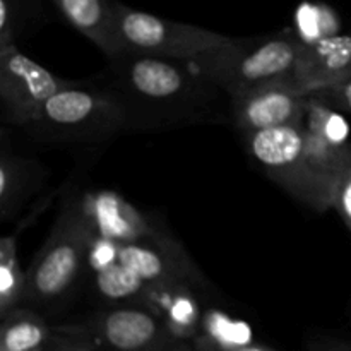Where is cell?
I'll return each mask as SVG.
<instances>
[{
  "label": "cell",
  "instance_id": "obj_28",
  "mask_svg": "<svg viewBox=\"0 0 351 351\" xmlns=\"http://www.w3.org/2000/svg\"><path fill=\"white\" fill-rule=\"evenodd\" d=\"M201 351H213V350H206V348H201Z\"/></svg>",
  "mask_w": 351,
  "mask_h": 351
},
{
  "label": "cell",
  "instance_id": "obj_26",
  "mask_svg": "<svg viewBox=\"0 0 351 351\" xmlns=\"http://www.w3.org/2000/svg\"><path fill=\"white\" fill-rule=\"evenodd\" d=\"M332 351H351V348H348V346H338V348H335Z\"/></svg>",
  "mask_w": 351,
  "mask_h": 351
},
{
  "label": "cell",
  "instance_id": "obj_17",
  "mask_svg": "<svg viewBox=\"0 0 351 351\" xmlns=\"http://www.w3.org/2000/svg\"><path fill=\"white\" fill-rule=\"evenodd\" d=\"M26 226L17 223L16 228L0 239V317L16 308L26 295L27 271L19 261V237Z\"/></svg>",
  "mask_w": 351,
  "mask_h": 351
},
{
  "label": "cell",
  "instance_id": "obj_9",
  "mask_svg": "<svg viewBox=\"0 0 351 351\" xmlns=\"http://www.w3.org/2000/svg\"><path fill=\"white\" fill-rule=\"evenodd\" d=\"M300 127L305 154L312 168L336 194L339 178L351 161L348 123L341 112L311 95Z\"/></svg>",
  "mask_w": 351,
  "mask_h": 351
},
{
  "label": "cell",
  "instance_id": "obj_13",
  "mask_svg": "<svg viewBox=\"0 0 351 351\" xmlns=\"http://www.w3.org/2000/svg\"><path fill=\"white\" fill-rule=\"evenodd\" d=\"M103 341L119 351H144L156 346L168 335L163 321L143 304L110 308L99 317Z\"/></svg>",
  "mask_w": 351,
  "mask_h": 351
},
{
  "label": "cell",
  "instance_id": "obj_11",
  "mask_svg": "<svg viewBox=\"0 0 351 351\" xmlns=\"http://www.w3.org/2000/svg\"><path fill=\"white\" fill-rule=\"evenodd\" d=\"M86 208L96 237L119 245L154 239L167 230L115 191L86 192Z\"/></svg>",
  "mask_w": 351,
  "mask_h": 351
},
{
  "label": "cell",
  "instance_id": "obj_20",
  "mask_svg": "<svg viewBox=\"0 0 351 351\" xmlns=\"http://www.w3.org/2000/svg\"><path fill=\"white\" fill-rule=\"evenodd\" d=\"M197 343L199 348L235 351L254 341L249 324L228 317L219 311H209L208 314H202Z\"/></svg>",
  "mask_w": 351,
  "mask_h": 351
},
{
  "label": "cell",
  "instance_id": "obj_2",
  "mask_svg": "<svg viewBox=\"0 0 351 351\" xmlns=\"http://www.w3.org/2000/svg\"><path fill=\"white\" fill-rule=\"evenodd\" d=\"M304 47L300 34L283 29L264 36L233 38L189 64L230 98H235L259 86L293 77Z\"/></svg>",
  "mask_w": 351,
  "mask_h": 351
},
{
  "label": "cell",
  "instance_id": "obj_24",
  "mask_svg": "<svg viewBox=\"0 0 351 351\" xmlns=\"http://www.w3.org/2000/svg\"><path fill=\"white\" fill-rule=\"evenodd\" d=\"M95 341L81 332H69L50 339L45 351H95Z\"/></svg>",
  "mask_w": 351,
  "mask_h": 351
},
{
  "label": "cell",
  "instance_id": "obj_5",
  "mask_svg": "<svg viewBox=\"0 0 351 351\" xmlns=\"http://www.w3.org/2000/svg\"><path fill=\"white\" fill-rule=\"evenodd\" d=\"M243 139L264 173L291 197L317 213L332 209L335 191L312 168L305 154L300 123L243 134Z\"/></svg>",
  "mask_w": 351,
  "mask_h": 351
},
{
  "label": "cell",
  "instance_id": "obj_4",
  "mask_svg": "<svg viewBox=\"0 0 351 351\" xmlns=\"http://www.w3.org/2000/svg\"><path fill=\"white\" fill-rule=\"evenodd\" d=\"M95 239L86 195L71 192L62 201L50 235L36 259L27 267L24 300L51 304L64 298L88 267Z\"/></svg>",
  "mask_w": 351,
  "mask_h": 351
},
{
  "label": "cell",
  "instance_id": "obj_12",
  "mask_svg": "<svg viewBox=\"0 0 351 351\" xmlns=\"http://www.w3.org/2000/svg\"><path fill=\"white\" fill-rule=\"evenodd\" d=\"M350 75L351 33H335L305 43L293 79L312 95Z\"/></svg>",
  "mask_w": 351,
  "mask_h": 351
},
{
  "label": "cell",
  "instance_id": "obj_14",
  "mask_svg": "<svg viewBox=\"0 0 351 351\" xmlns=\"http://www.w3.org/2000/svg\"><path fill=\"white\" fill-rule=\"evenodd\" d=\"M65 21L88 38L106 58L123 53L117 24L115 0H51Z\"/></svg>",
  "mask_w": 351,
  "mask_h": 351
},
{
  "label": "cell",
  "instance_id": "obj_7",
  "mask_svg": "<svg viewBox=\"0 0 351 351\" xmlns=\"http://www.w3.org/2000/svg\"><path fill=\"white\" fill-rule=\"evenodd\" d=\"M77 82V79L50 72L23 53L17 45L0 48V115L3 123L24 129L51 96Z\"/></svg>",
  "mask_w": 351,
  "mask_h": 351
},
{
  "label": "cell",
  "instance_id": "obj_25",
  "mask_svg": "<svg viewBox=\"0 0 351 351\" xmlns=\"http://www.w3.org/2000/svg\"><path fill=\"white\" fill-rule=\"evenodd\" d=\"M235 351H276L269 346H264V345H257V343H249V345L242 346V348L235 350Z\"/></svg>",
  "mask_w": 351,
  "mask_h": 351
},
{
  "label": "cell",
  "instance_id": "obj_19",
  "mask_svg": "<svg viewBox=\"0 0 351 351\" xmlns=\"http://www.w3.org/2000/svg\"><path fill=\"white\" fill-rule=\"evenodd\" d=\"M91 273L96 293L113 304H122V302L141 304L144 291L149 287L139 274L134 273L129 266L120 263L119 259L91 269Z\"/></svg>",
  "mask_w": 351,
  "mask_h": 351
},
{
  "label": "cell",
  "instance_id": "obj_16",
  "mask_svg": "<svg viewBox=\"0 0 351 351\" xmlns=\"http://www.w3.org/2000/svg\"><path fill=\"white\" fill-rule=\"evenodd\" d=\"M48 170L34 158L3 147L0 154V216L2 221L14 219L21 209L45 191Z\"/></svg>",
  "mask_w": 351,
  "mask_h": 351
},
{
  "label": "cell",
  "instance_id": "obj_27",
  "mask_svg": "<svg viewBox=\"0 0 351 351\" xmlns=\"http://www.w3.org/2000/svg\"><path fill=\"white\" fill-rule=\"evenodd\" d=\"M47 350V346H43V348H38V350H33V351H45Z\"/></svg>",
  "mask_w": 351,
  "mask_h": 351
},
{
  "label": "cell",
  "instance_id": "obj_18",
  "mask_svg": "<svg viewBox=\"0 0 351 351\" xmlns=\"http://www.w3.org/2000/svg\"><path fill=\"white\" fill-rule=\"evenodd\" d=\"M51 331L40 314L27 308H12L2 317L0 351H33L47 346Z\"/></svg>",
  "mask_w": 351,
  "mask_h": 351
},
{
  "label": "cell",
  "instance_id": "obj_23",
  "mask_svg": "<svg viewBox=\"0 0 351 351\" xmlns=\"http://www.w3.org/2000/svg\"><path fill=\"white\" fill-rule=\"evenodd\" d=\"M332 209L338 211L339 218L343 219L346 228L351 232V161L348 167L345 168V171H343L341 178L338 182Z\"/></svg>",
  "mask_w": 351,
  "mask_h": 351
},
{
  "label": "cell",
  "instance_id": "obj_22",
  "mask_svg": "<svg viewBox=\"0 0 351 351\" xmlns=\"http://www.w3.org/2000/svg\"><path fill=\"white\" fill-rule=\"evenodd\" d=\"M312 95L321 98L322 101H326L329 106L338 110V112L351 115V75L343 79V81L336 82V84L321 89V91L312 93Z\"/></svg>",
  "mask_w": 351,
  "mask_h": 351
},
{
  "label": "cell",
  "instance_id": "obj_8",
  "mask_svg": "<svg viewBox=\"0 0 351 351\" xmlns=\"http://www.w3.org/2000/svg\"><path fill=\"white\" fill-rule=\"evenodd\" d=\"M308 96L293 77L281 79L230 98V117L242 136L298 125L307 112Z\"/></svg>",
  "mask_w": 351,
  "mask_h": 351
},
{
  "label": "cell",
  "instance_id": "obj_3",
  "mask_svg": "<svg viewBox=\"0 0 351 351\" xmlns=\"http://www.w3.org/2000/svg\"><path fill=\"white\" fill-rule=\"evenodd\" d=\"M24 130L41 144H99L129 132V119L110 86L79 81L51 96Z\"/></svg>",
  "mask_w": 351,
  "mask_h": 351
},
{
  "label": "cell",
  "instance_id": "obj_1",
  "mask_svg": "<svg viewBox=\"0 0 351 351\" xmlns=\"http://www.w3.org/2000/svg\"><path fill=\"white\" fill-rule=\"evenodd\" d=\"M108 62V86L125 106L129 130L209 122L219 117V96H228L189 62L130 51Z\"/></svg>",
  "mask_w": 351,
  "mask_h": 351
},
{
  "label": "cell",
  "instance_id": "obj_15",
  "mask_svg": "<svg viewBox=\"0 0 351 351\" xmlns=\"http://www.w3.org/2000/svg\"><path fill=\"white\" fill-rule=\"evenodd\" d=\"M194 290L195 287L189 283L149 285L141 304L149 307L163 321L171 338H194L199 336L202 321V312Z\"/></svg>",
  "mask_w": 351,
  "mask_h": 351
},
{
  "label": "cell",
  "instance_id": "obj_6",
  "mask_svg": "<svg viewBox=\"0 0 351 351\" xmlns=\"http://www.w3.org/2000/svg\"><path fill=\"white\" fill-rule=\"evenodd\" d=\"M115 12L123 51L130 53L191 62L233 40L228 34L160 17L119 0H115Z\"/></svg>",
  "mask_w": 351,
  "mask_h": 351
},
{
  "label": "cell",
  "instance_id": "obj_10",
  "mask_svg": "<svg viewBox=\"0 0 351 351\" xmlns=\"http://www.w3.org/2000/svg\"><path fill=\"white\" fill-rule=\"evenodd\" d=\"M119 261L147 285L189 283L195 288L206 285L197 264L168 232L154 239L119 245Z\"/></svg>",
  "mask_w": 351,
  "mask_h": 351
},
{
  "label": "cell",
  "instance_id": "obj_21",
  "mask_svg": "<svg viewBox=\"0 0 351 351\" xmlns=\"http://www.w3.org/2000/svg\"><path fill=\"white\" fill-rule=\"evenodd\" d=\"M33 14V0H0V48L17 45Z\"/></svg>",
  "mask_w": 351,
  "mask_h": 351
}]
</instances>
